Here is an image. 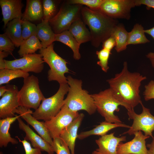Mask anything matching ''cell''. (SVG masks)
I'll list each match as a JSON object with an SVG mask.
<instances>
[{
    "mask_svg": "<svg viewBox=\"0 0 154 154\" xmlns=\"http://www.w3.org/2000/svg\"><path fill=\"white\" fill-rule=\"evenodd\" d=\"M146 79L138 72H129L125 61L121 71L107 81L115 98L128 111L142 102L139 88Z\"/></svg>",
    "mask_w": 154,
    "mask_h": 154,
    "instance_id": "cell-1",
    "label": "cell"
},
{
    "mask_svg": "<svg viewBox=\"0 0 154 154\" xmlns=\"http://www.w3.org/2000/svg\"><path fill=\"white\" fill-rule=\"evenodd\" d=\"M81 18L89 27L92 44L98 47L101 43L111 35L115 27L118 24L116 19L112 18L100 10L93 9L82 7Z\"/></svg>",
    "mask_w": 154,
    "mask_h": 154,
    "instance_id": "cell-2",
    "label": "cell"
},
{
    "mask_svg": "<svg viewBox=\"0 0 154 154\" xmlns=\"http://www.w3.org/2000/svg\"><path fill=\"white\" fill-rule=\"evenodd\" d=\"M66 78L69 89L64 105L75 112L84 110L90 115L94 114L96 109L94 100L87 91L82 89V81L70 76Z\"/></svg>",
    "mask_w": 154,
    "mask_h": 154,
    "instance_id": "cell-3",
    "label": "cell"
},
{
    "mask_svg": "<svg viewBox=\"0 0 154 154\" xmlns=\"http://www.w3.org/2000/svg\"><path fill=\"white\" fill-rule=\"evenodd\" d=\"M67 83L60 84L57 92L52 96L44 98L38 108L33 112V116L38 120L48 121L55 116L64 105V97L68 92Z\"/></svg>",
    "mask_w": 154,
    "mask_h": 154,
    "instance_id": "cell-4",
    "label": "cell"
},
{
    "mask_svg": "<svg viewBox=\"0 0 154 154\" xmlns=\"http://www.w3.org/2000/svg\"><path fill=\"white\" fill-rule=\"evenodd\" d=\"M91 96L96 110L105 121L112 123H122L114 114L115 112H119V106L122 105L115 98L110 88Z\"/></svg>",
    "mask_w": 154,
    "mask_h": 154,
    "instance_id": "cell-5",
    "label": "cell"
},
{
    "mask_svg": "<svg viewBox=\"0 0 154 154\" xmlns=\"http://www.w3.org/2000/svg\"><path fill=\"white\" fill-rule=\"evenodd\" d=\"M53 44L46 48L39 50L44 62L50 67L48 72V79L49 81H56L59 84L67 83L65 73L69 72L67 66L68 62L58 55L54 51Z\"/></svg>",
    "mask_w": 154,
    "mask_h": 154,
    "instance_id": "cell-6",
    "label": "cell"
},
{
    "mask_svg": "<svg viewBox=\"0 0 154 154\" xmlns=\"http://www.w3.org/2000/svg\"><path fill=\"white\" fill-rule=\"evenodd\" d=\"M20 106L36 110L45 98L39 85L38 78L32 75L24 78L23 84L18 94Z\"/></svg>",
    "mask_w": 154,
    "mask_h": 154,
    "instance_id": "cell-7",
    "label": "cell"
},
{
    "mask_svg": "<svg viewBox=\"0 0 154 154\" xmlns=\"http://www.w3.org/2000/svg\"><path fill=\"white\" fill-rule=\"evenodd\" d=\"M82 7L64 1L57 13L48 22L54 33L57 34L68 30L73 22L80 16Z\"/></svg>",
    "mask_w": 154,
    "mask_h": 154,
    "instance_id": "cell-8",
    "label": "cell"
},
{
    "mask_svg": "<svg viewBox=\"0 0 154 154\" xmlns=\"http://www.w3.org/2000/svg\"><path fill=\"white\" fill-rule=\"evenodd\" d=\"M142 111L140 114H136L134 109L127 111L129 119L133 120V124L127 131L122 135L128 134L134 135L136 132L141 131L146 136L153 138V132L154 131V116L151 113L150 109L145 107L142 102L140 103Z\"/></svg>",
    "mask_w": 154,
    "mask_h": 154,
    "instance_id": "cell-9",
    "label": "cell"
},
{
    "mask_svg": "<svg viewBox=\"0 0 154 154\" xmlns=\"http://www.w3.org/2000/svg\"><path fill=\"white\" fill-rule=\"evenodd\" d=\"M135 6V0H105L100 9L112 18L129 20L131 9Z\"/></svg>",
    "mask_w": 154,
    "mask_h": 154,
    "instance_id": "cell-10",
    "label": "cell"
},
{
    "mask_svg": "<svg viewBox=\"0 0 154 154\" xmlns=\"http://www.w3.org/2000/svg\"><path fill=\"white\" fill-rule=\"evenodd\" d=\"M5 68L20 69L26 72L36 73L41 72L44 67V62L40 54H30L21 58L11 60H5Z\"/></svg>",
    "mask_w": 154,
    "mask_h": 154,
    "instance_id": "cell-11",
    "label": "cell"
},
{
    "mask_svg": "<svg viewBox=\"0 0 154 154\" xmlns=\"http://www.w3.org/2000/svg\"><path fill=\"white\" fill-rule=\"evenodd\" d=\"M78 112L70 110L64 105L60 112L50 120L44 121L45 126L53 139L59 137L63 130L79 115Z\"/></svg>",
    "mask_w": 154,
    "mask_h": 154,
    "instance_id": "cell-12",
    "label": "cell"
},
{
    "mask_svg": "<svg viewBox=\"0 0 154 154\" xmlns=\"http://www.w3.org/2000/svg\"><path fill=\"white\" fill-rule=\"evenodd\" d=\"M6 86L7 91L0 100V119L15 116V114L17 113V108L20 106L17 87L9 84Z\"/></svg>",
    "mask_w": 154,
    "mask_h": 154,
    "instance_id": "cell-13",
    "label": "cell"
},
{
    "mask_svg": "<svg viewBox=\"0 0 154 154\" xmlns=\"http://www.w3.org/2000/svg\"><path fill=\"white\" fill-rule=\"evenodd\" d=\"M131 140L123 143L121 142L117 148V154H147L146 140L149 136L143 134L139 131L135 133Z\"/></svg>",
    "mask_w": 154,
    "mask_h": 154,
    "instance_id": "cell-14",
    "label": "cell"
},
{
    "mask_svg": "<svg viewBox=\"0 0 154 154\" xmlns=\"http://www.w3.org/2000/svg\"><path fill=\"white\" fill-rule=\"evenodd\" d=\"M17 110V114H19L21 118L31 125L40 136L53 147V139L45 125L44 122L39 121L34 117L32 115L33 112L30 109L19 106Z\"/></svg>",
    "mask_w": 154,
    "mask_h": 154,
    "instance_id": "cell-15",
    "label": "cell"
},
{
    "mask_svg": "<svg viewBox=\"0 0 154 154\" xmlns=\"http://www.w3.org/2000/svg\"><path fill=\"white\" fill-rule=\"evenodd\" d=\"M17 120L19 129L25 133L24 139L30 141L34 148L38 149L41 151H45L48 154H54L55 152L53 147L34 132L28 125L26 124L23 121L21 117Z\"/></svg>",
    "mask_w": 154,
    "mask_h": 154,
    "instance_id": "cell-16",
    "label": "cell"
},
{
    "mask_svg": "<svg viewBox=\"0 0 154 154\" xmlns=\"http://www.w3.org/2000/svg\"><path fill=\"white\" fill-rule=\"evenodd\" d=\"M126 141V137H116L114 132L101 136L95 142L98 148L92 154H117V148L121 142Z\"/></svg>",
    "mask_w": 154,
    "mask_h": 154,
    "instance_id": "cell-17",
    "label": "cell"
},
{
    "mask_svg": "<svg viewBox=\"0 0 154 154\" xmlns=\"http://www.w3.org/2000/svg\"><path fill=\"white\" fill-rule=\"evenodd\" d=\"M0 5L5 28L10 21L16 18H22L23 6L22 0H0Z\"/></svg>",
    "mask_w": 154,
    "mask_h": 154,
    "instance_id": "cell-18",
    "label": "cell"
},
{
    "mask_svg": "<svg viewBox=\"0 0 154 154\" xmlns=\"http://www.w3.org/2000/svg\"><path fill=\"white\" fill-rule=\"evenodd\" d=\"M84 115L82 113L78 116L62 131L60 137L68 146L72 154H75L76 140L77 138L78 131Z\"/></svg>",
    "mask_w": 154,
    "mask_h": 154,
    "instance_id": "cell-19",
    "label": "cell"
},
{
    "mask_svg": "<svg viewBox=\"0 0 154 154\" xmlns=\"http://www.w3.org/2000/svg\"><path fill=\"white\" fill-rule=\"evenodd\" d=\"M43 15L42 1L27 0L24 12L21 19L31 22L42 20Z\"/></svg>",
    "mask_w": 154,
    "mask_h": 154,
    "instance_id": "cell-20",
    "label": "cell"
},
{
    "mask_svg": "<svg viewBox=\"0 0 154 154\" xmlns=\"http://www.w3.org/2000/svg\"><path fill=\"white\" fill-rule=\"evenodd\" d=\"M86 25L80 16L73 22L68 30L80 44L91 40L90 33Z\"/></svg>",
    "mask_w": 154,
    "mask_h": 154,
    "instance_id": "cell-21",
    "label": "cell"
},
{
    "mask_svg": "<svg viewBox=\"0 0 154 154\" xmlns=\"http://www.w3.org/2000/svg\"><path fill=\"white\" fill-rule=\"evenodd\" d=\"M123 127L129 128L130 126L122 123H110L106 121L100 123V124L93 129L81 132L78 135L77 138L82 140L92 135H98L102 136L112 129L118 127Z\"/></svg>",
    "mask_w": 154,
    "mask_h": 154,
    "instance_id": "cell-22",
    "label": "cell"
},
{
    "mask_svg": "<svg viewBox=\"0 0 154 154\" xmlns=\"http://www.w3.org/2000/svg\"><path fill=\"white\" fill-rule=\"evenodd\" d=\"M20 115L12 117H9L0 119V147H5L8 144L11 143L15 145L18 143L15 139L12 137L9 133V130L11 125L20 117Z\"/></svg>",
    "mask_w": 154,
    "mask_h": 154,
    "instance_id": "cell-23",
    "label": "cell"
},
{
    "mask_svg": "<svg viewBox=\"0 0 154 154\" xmlns=\"http://www.w3.org/2000/svg\"><path fill=\"white\" fill-rule=\"evenodd\" d=\"M21 18L14 19L7 24L5 33L12 40L15 47H20L23 41L22 35Z\"/></svg>",
    "mask_w": 154,
    "mask_h": 154,
    "instance_id": "cell-24",
    "label": "cell"
},
{
    "mask_svg": "<svg viewBox=\"0 0 154 154\" xmlns=\"http://www.w3.org/2000/svg\"><path fill=\"white\" fill-rule=\"evenodd\" d=\"M37 36L41 41L42 48H46L55 41L56 35L49 22L42 20L37 25Z\"/></svg>",
    "mask_w": 154,
    "mask_h": 154,
    "instance_id": "cell-25",
    "label": "cell"
},
{
    "mask_svg": "<svg viewBox=\"0 0 154 154\" xmlns=\"http://www.w3.org/2000/svg\"><path fill=\"white\" fill-rule=\"evenodd\" d=\"M55 41L60 42L69 47L73 53L74 58L79 60L81 57L79 52L80 44L78 42L68 30L56 35Z\"/></svg>",
    "mask_w": 154,
    "mask_h": 154,
    "instance_id": "cell-26",
    "label": "cell"
},
{
    "mask_svg": "<svg viewBox=\"0 0 154 154\" xmlns=\"http://www.w3.org/2000/svg\"><path fill=\"white\" fill-rule=\"evenodd\" d=\"M128 32L123 24H118L114 28L111 36L115 39V49L117 52L125 50L127 45Z\"/></svg>",
    "mask_w": 154,
    "mask_h": 154,
    "instance_id": "cell-27",
    "label": "cell"
},
{
    "mask_svg": "<svg viewBox=\"0 0 154 154\" xmlns=\"http://www.w3.org/2000/svg\"><path fill=\"white\" fill-rule=\"evenodd\" d=\"M18 53L20 57L30 54L35 53L38 50L42 48L41 42L36 34L24 40L20 46Z\"/></svg>",
    "mask_w": 154,
    "mask_h": 154,
    "instance_id": "cell-28",
    "label": "cell"
},
{
    "mask_svg": "<svg viewBox=\"0 0 154 154\" xmlns=\"http://www.w3.org/2000/svg\"><path fill=\"white\" fill-rule=\"evenodd\" d=\"M145 30L141 24L136 23L131 31L128 32L127 45H135L149 42L146 37Z\"/></svg>",
    "mask_w": 154,
    "mask_h": 154,
    "instance_id": "cell-29",
    "label": "cell"
},
{
    "mask_svg": "<svg viewBox=\"0 0 154 154\" xmlns=\"http://www.w3.org/2000/svg\"><path fill=\"white\" fill-rule=\"evenodd\" d=\"M29 76V73L20 69H0V85L8 84L10 81L16 78H24Z\"/></svg>",
    "mask_w": 154,
    "mask_h": 154,
    "instance_id": "cell-30",
    "label": "cell"
},
{
    "mask_svg": "<svg viewBox=\"0 0 154 154\" xmlns=\"http://www.w3.org/2000/svg\"><path fill=\"white\" fill-rule=\"evenodd\" d=\"M61 1L54 0L42 1L43 13L42 20L48 22L55 16L59 10L58 8Z\"/></svg>",
    "mask_w": 154,
    "mask_h": 154,
    "instance_id": "cell-31",
    "label": "cell"
},
{
    "mask_svg": "<svg viewBox=\"0 0 154 154\" xmlns=\"http://www.w3.org/2000/svg\"><path fill=\"white\" fill-rule=\"evenodd\" d=\"M111 51L106 49L102 48L99 51L96 52V54L99 60L97 64L100 66L102 70L105 72H107L109 67L108 66V61Z\"/></svg>",
    "mask_w": 154,
    "mask_h": 154,
    "instance_id": "cell-32",
    "label": "cell"
},
{
    "mask_svg": "<svg viewBox=\"0 0 154 154\" xmlns=\"http://www.w3.org/2000/svg\"><path fill=\"white\" fill-rule=\"evenodd\" d=\"M37 26L31 22L23 21L22 23V35L23 40H26L34 34H36Z\"/></svg>",
    "mask_w": 154,
    "mask_h": 154,
    "instance_id": "cell-33",
    "label": "cell"
},
{
    "mask_svg": "<svg viewBox=\"0 0 154 154\" xmlns=\"http://www.w3.org/2000/svg\"><path fill=\"white\" fill-rule=\"evenodd\" d=\"M53 139V147L56 154H72L68 145L60 137Z\"/></svg>",
    "mask_w": 154,
    "mask_h": 154,
    "instance_id": "cell-34",
    "label": "cell"
},
{
    "mask_svg": "<svg viewBox=\"0 0 154 154\" xmlns=\"http://www.w3.org/2000/svg\"><path fill=\"white\" fill-rule=\"evenodd\" d=\"M105 0H69L67 2L71 4L85 5L93 9H100L102 4Z\"/></svg>",
    "mask_w": 154,
    "mask_h": 154,
    "instance_id": "cell-35",
    "label": "cell"
},
{
    "mask_svg": "<svg viewBox=\"0 0 154 154\" xmlns=\"http://www.w3.org/2000/svg\"><path fill=\"white\" fill-rule=\"evenodd\" d=\"M15 47L13 43L5 33L0 35V51L6 52L10 54Z\"/></svg>",
    "mask_w": 154,
    "mask_h": 154,
    "instance_id": "cell-36",
    "label": "cell"
},
{
    "mask_svg": "<svg viewBox=\"0 0 154 154\" xmlns=\"http://www.w3.org/2000/svg\"><path fill=\"white\" fill-rule=\"evenodd\" d=\"M145 90L143 92L144 98L148 101L154 99V80H151L145 86Z\"/></svg>",
    "mask_w": 154,
    "mask_h": 154,
    "instance_id": "cell-37",
    "label": "cell"
},
{
    "mask_svg": "<svg viewBox=\"0 0 154 154\" xmlns=\"http://www.w3.org/2000/svg\"><path fill=\"white\" fill-rule=\"evenodd\" d=\"M19 141L23 144L25 154H42L41 151L39 149L33 148L30 143L25 139L21 140L18 136H16Z\"/></svg>",
    "mask_w": 154,
    "mask_h": 154,
    "instance_id": "cell-38",
    "label": "cell"
},
{
    "mask_svg": "<svg viewBox=\"0 0 154 154\" xmlns=\"http://www.w3.org/2000/svg\"><path fill=\"white\" fill-rule=\"evenodd\" d=\"M102 44V48L106 49L110 51H111L116 45L115 39L112 36H111L106 39Z\"/></svg>",
    "mask_w": 154,
    "mask_h": 154,
    "instance_id": "cell-39",
    "label": "cell"
},
{
    "mask_svg": "<svg viewBox=\"0 0 154 154\" xmlns=\"http://www.w3.org/2000/svg\"><path fill=\"white\" fill-rule=\"evenodd\" d=\"M136 6L144 5L148 9L152 8L154 9V0H135Z\"/></svg>",
    "mask_w": 154,
    "mask_h": 154,
    "instance_id": "cell-40",
    "label": "cell"
},
{
    "mask_svg": "<svg viewBox=\"0 0 154 154\" xmlns=\"http://www.w3.org/2000/svg\"><path fill=\"white\" fill-rule=\"evenodd\" d=\"M9 54L4 51H0V69L5 68V64L4 58Z\"/></svg>",
    "mask_w": 154,
    "mask_h": 154,
    "instance_id": "cell-41",
    "label": "cell"
},
{
    "mask_svg": "<svg viewBox=\"0 0 154 154\" xmlns=\"http://www.w3.org/2000/svg\"><path fill=\"white\" fill-rule=\"evenodd\" d=\"M146 146L148 148L147 154H154V137L152 138L151 142L147 144Z\"/></svg>",
    "mask_w": 154,
    "mask_h": 154,
    "instance_id": "cell-42",
    "label": "cell"
},
{
    "mask_svg": "<svg viewBox=\"0 0 154 154\" xmlns=\"http://www.w3.org/2000/svg\"><path fill=\"white\" fill-rule=\"evenodd\" d=\"M146 57L151 61L152 66L154 68V52H150L147 55Z\"/></svg>",
    "mask_w": 154,
    "mask_h": 154,
    "instance_id": "cell-43",
    "label": "cell"
},
{
    "mask_svg": "<svg viewBox=\"0 0 154 154\" xmlns=\"http://www.w3.org/2000/svg\"><path fill=\"white\" fill-rule=\"evenodd\" d=\"M145 32L151 36L154 39V26L150 29L145 30Z\"/></svg>",
    "mask_w": 154,
    "mask_h": 154,
    "instance_id": "cell-44",
    "label": "cell"
},
{
    "mask_svg": "<svg viewBox=\"0 0 154 154\" xmlns=\"http://www.w3.org/2000/svg\"><path fill=\"white\" fill-rule=\"evenodd\" d=\"M7 88L6 86H1L0 87V97H2L7 91Z\"/></svg>",
    "mask_w": 154,
    "mask_h": 154,
    "instance_id": "cell-45",
    "label": "cell"
},
{
    "mask_svg": "<svg viewBox=\"0 0 154 154\" xmlns=\"http://www.w3.org/2000/svg\"><path fill=\"white\" fill-rule=\"evenodd\" d=\"M0 154H3V153L2 151H0Z\"/></svg>",
    "mask_w": 154,
    "mask_h": 154,
    "instance_id": "cell-46",
    "label": "cell"
}]
</instances>
